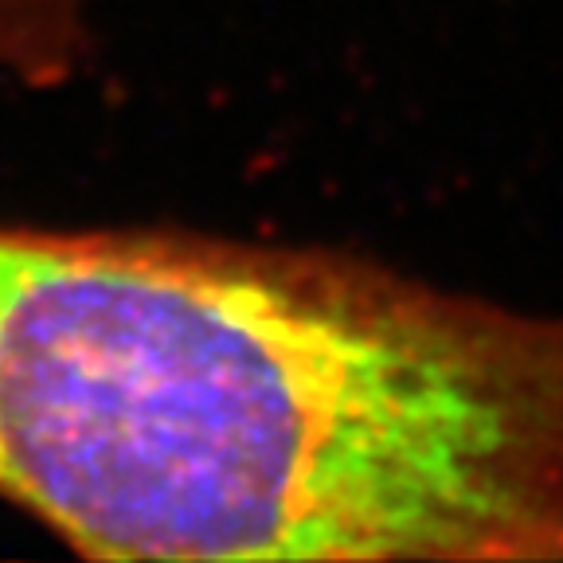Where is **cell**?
<instances>
[{
	"label": "cell",
	"instance_id": "6da1fadb",
	"mask_svg": "<svg viewBox=\"0 0 563 563\" xmlns=\"http://www.w3.org/2000/svg\"><path fill=\"white\" fill-rule=\"evenodd\" d=\"M95 0H0V70L35 90L70 82L90 59Z\"/></svg>",
	"mask_w": 563,
	"mask_h": 563
}]
</instances>
